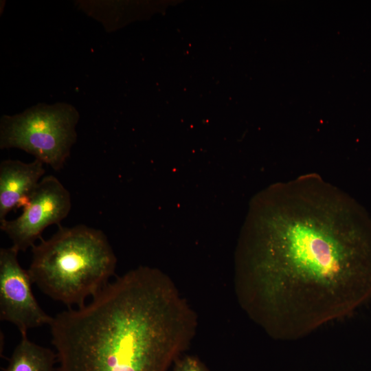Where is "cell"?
<instances>
[{"label": "cell", "mask_w": 371, "mask_h": 371, "mask_svg": "<svg viewBox=\"0 0 371 371\" xmlns=\"http://www.w3.org/2000/svg\"><path fill=\"white\" fill-rule=\"evenodd\" d=\"M173 371H208V370L197 357L186 355L175 361Z\"/></svg>", "instance_id": "9"}, {"label": "cell", "mask_w": 371, "mask_h": 371, "mask_svg": "<svg viewBox=\"0 0 371 371\" xmlns=\"http://www.w3.org/2000/svg\"><path fill=\"white\" fill-rule=\"evenodd\" d=\"M56 354L30 340L27 335H21L5 371H54Z\"/></svg>", "instance_id": "8"}, {"label": "cell", "mask_w": 371, "mask_h": 371, "mask_svg": "<svg viewBox=\"0 0 371 371\" xmlns=\"http://www.w3.org/2000/svg\"><path fill=\"white\" fill-rule=\"evenodd\" d=\"M37 159L29 163L5 159L0 164V222L20 205H24L45 174Z\"/></svg>", "instance_id": "7"}, {"label": "cell", "mask_w": 371, "mask_h": 371, "mask_svg": "<svg viewBox=\"0 0 371 371\" xmlns=\"http://www.w3.org/2000/svg\"><path fill=\"white\" fill-rule=\"evenodd\" d=\"M79 112L65 102L38 104L0 122L1 149L18 148L54 170L64 166L77 137Z\"/></svg>", "instance_id": "4"}, {"label": "cell", "mask_w": 371, "mask_h": 371, "mask_svg": "<svg viewBox=\"0 0 371 371\" xmlns=\"http://www.w3.org/2000/svg\"><path fill=\"white\" fill-rule=\"evenodd\" d=\"M12 246L0 249V319L14 324L21 335L30 329L49 325L53 317L38 304L29 272L18 260Z\"/></svg>", "instance_id": "6"}, {"label": "cell", "mask_w": 371, "mask_h": 371, "mask_svg": "<svg viewBox=\"0 0 371 371\" xmlns=\"http://www.w3.org/2000/svg\"><path fill=\"white\" fill-rule=\"evenodd\" d=\"M27 269L33 284L52 300L72 308L85 305L109 283L116 257L107 237L85 225L60 227L32 247Z\"/></svg>", "instance_id": "3"}, {"label": "cell", "mask_w": 371, "mask_h": 371, "mask_svg": "<svg viewBox=\"0 0 371 371\" xmlns=\"http://www.w3.org/2000/svg\"><path fill=\"white\" fill-rule=\"evenodd\" d=\"M196 313L166 276L146 267L109 282L49 324L57 371H167L193 339Z\"/></svg>", "instance_id": "2"}, {"label": "cell", "mask_w": 371, "mask_h": 371, "mask_svg": "<svg viewBox=\"0 0 371 371\" xmlns=\"http://www.w3.org/2000/svg\"><path fill=\"white\" fill-rule=\"evenodd\" d=\"M20 216L0 222V229L19 251L32 247L49 225H58L69 214L71 200L69 190L53 175L45 176L29 196Z\"/></svg>", "instance_id": "5"}, {"label": "cell", "mask_w": 371, "mask_h": 371, "mask_svg": "<svg viewBox=\"0 0 371 371\" xmlns=\"http://www.w3.org/2000/svg\"><path fill=\"white\" fill-rule=\"evenodd\" d=\"M269 196L236 292L270 337L297 340L371 299V217L315 173L276 185Z\"/></svg>", "instance_id": "1"}]
</instances>
